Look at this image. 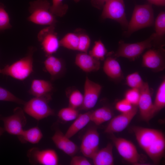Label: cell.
I'll use <instances>...</instances> for the list:
<instances>
[{
  "label": "cell",
  "instance_id": "obj_1",
  "mask_svg": "<svg viewBox=\"0 0 165 165\" xmlns=\"http://www.w3.org/2000/svg\"><path fill=\"white\" fill-rule=\"evenodd\" d=\"M35 51L30 47L26 56L1 69V74L22 81L28 77L33 71V55Z\"/></svg>",
  "mask_w": 165,
  "mask_h": 165
},
{
  "label": "cell",
  "instance_id": "obj_2",
  "mask_svg": "<svg viewBox=\"0 0 165 165\" xmlns=\"http://www.w3.org/2000/svg\"><path fill=\"white\" fill-rule=\"evenodd\" d=\"M50 4L47 0H35L29 3L30 15L28 20L41 25H55L57 22L55 16L50 10Z\"/></svg>",
  "mask_w": 165,
  "mask_h": 165
},
{
  "label": "cell",
  "instance_id": "obj_3",
  "mask_svg": "<svg viewBox=\"0 0 165 165\" xmlns=\"http://www.w3.org/2000/svg\"><path fill=\"white\" fill-rule=\"evenodd\" d=\"M153 10L150 4L137 5L135 7L128 23L127 35L141 29L152 26L154 23Z\"/></svg>",
  "mask_w": 165,
  "mask_h": 165
},
{
  "label": "cell",
  "instance_id": "obj_4",
  "mask_svg": "<svg viewBox=\"0 0 165 165\" xmlns=\"http://www.w3.org/2000/svg\"><path fill=\"white\" fill-rule=\"evenodd\" d=\"M50 95L46 97H34L24 105V111L38 121L54 114V110L48 104Z\"/></svg>",
  "mask_w": 165,
  "mask_h": 165
},
{
  "label": "cell",
  "instance_id": "obj_5",
  "mask_svg": "<svg viewBox=\"0 0 165 165\" xmlns=\"http://www.w3.org/2000/svg\"><path fill=\"white\" fill-rule=\"evenodd\" d=\"M155 37V33L143 41L132 43L120 41L115 56L134 60L138 57L146 49L151 48Z\"/></svg>",
  "mask_w": 165,
  "mask_h": 165
},
{
  "label": "cell",
  "instance_id": "obj_6",
  "mask_svg": "<svg viewBox=\"0 0 165 165\" xmlns=\"http://www.w3.org/2000/svg\"><path fill=\"white\" fill-rule=\"evenodd\" d=\"M103 19H110L118 22L123 28H127L125 6L123 0H107L103 7Z\"/></svg>",
  "mask_w": 165,
  "mask_h": 165
},
{
  "label": "cell",
  "instance_id": "obj_7",
  "mask_svg": "<svg viewBox=\"0 0 165 165\" xmlns=\"http://www.w3.org/2000/svg\"><path fill=\"white\" fill-rule=\"evenodd\" d=\"M111 138L118 153L124 159L134 164L140 163L141 156L135 146L132 142L112 135Z\"/></svg>",
  "mask_w": 165,
  "mask_h": 165
},
{
  "label": "cell",
  "instance_id": "obj_8",
  "mask_svg": "<svg viewBox=\"0 0 165 165\" xmlns=\"http://www.w3.org/2000/svg\"><path fill=\"white\" fill-rule=\"evenodd\" d=\"M55 26H48L41 30L38 34V40L47 56L55 53L60 46V40L55 31Z\"/></svg>",
  "mask_w": 165,
  "mask_h": 165
},
{
  "label": "cell",
  "instance_id": "obj_9",
  "mask_svg": "<svg viewBox=\"0 0 165 165\" xmlns=\"http://www.w3.org/2000/svg\"><path fill=\"white\" fill-rule=\"evenodd\" d=\"M0 120L3 123L5 131L10 134L17 136L24 130L23 128L27 122L23 110L19 107L14 109L13 114L11 116H0Z\"/></svg>",
  "mask_w": 165,
  "mask_h": 165
},
{
  "label": "cell",
  "instance_id": "obj_10",
  "mask_svg": "<svg viewBox=\"0 0 165 165\" xmlns=\"http://www.w3.org/2000/svg\"><path fill=\"white\" fill-rule=\"evenodd\" d=\"M27 156L31 163L42 165H57L59 160L56 151L52 149L40 150L33 148L28 152Z\"/></svg>",
  "mask_w": 165,
  "mask_h": 165
},
{
  "label": "cell",
  "instance_id": "obj_11",
  "mask_svg": "<svg viewBox=\"0 0 165 165\" xmlns=\"http://www.w3.org/2000/svg\"><path fill=\"white\" fill-rule=\"evenodd\" d=\"M139 90L140 97L138 106L140 116L142 119L146 122H148L154 115L153 104L148 83L144 82Z\"/></svg>",
  "mask_w": 165,
  "mask_h": 165
},
{
  "label": "cell",
  "instance_id": "obj_12",
  "mask_svg": "<svg viewBox=\"0 0 165 165\" xmlns=\"http://www.w3.org/2000/svg\"><path fill=\"white\" fill-rule=\"evenodd\" d=\"M101 89L100 85L86 77L84 84L83 102L81 109L87 111L93 108L97 101Z\"/></svg>",
  "mask_w": 165,
  "mask_h": 165
},
{
  "label": "cell",
  "instance_id": "obj_13",
  "mask_svg": "<svg viewBox=\"0 0 165 165\" xmlns=\"http://www.w3.org/2000/svg\"><path fill=\"white\" fill-rule=\"evenodd\" d=\"M137 111V106H134L130 112L121 113L112 118L105 129V132L113 134L123 131L130 124Z\"/></svg>",
  "mask_w": 165,
  "mask_h": 165
},
{
  "label": "cell",
  "instance_id": "obj_14",
  "mask_svg": "<svg viewBox=\"0 0 165 165\" xmlns=\"http://www.w3.org/2000/svg\"><path fill=\"white\" fill-rule=\"evenodd\" d=\"M99 142L97 130L95 128L88 129L83 137L80 145L81 151L84 156L92 159L98 150Z\"/></svg>",
  "mask_w": 165,
  "mask_h": 165
},
{
  "label": "cell",
  "instance_id": "obj_15",
  "mask_svg": "<svg viewBox=\"0 0 165 165\" xmlns=\"http://www.w3.org/2000/svg\"><path fill=\"white\" fill-rule=\"evenodd\" d=\"M142 65L156 71L163 70L165 68L164 49L161 48L147 51L143 55Z\"/></svg>",
  "mask_w": 165,
  "mask_h": 165
},
{
  "label": "cell",
  "instance_id": "obj_16",
  "mask_svg": "<svg viewBox=\"0 0 165 165\" xmlns=\"http://www.w3.org/2000/svg\"><path fill=\"white\" fill-rule=\"evenodd\" d=\"M132 130L139 145L145 151L163 133L159 130L139 127H133Z\"/></svg>",
  "mask_w": 165,
  "mask_h": 165
},
{
  "label": "cell",
  "instance_id": "obj_17",
  "mask_svg": "<svg viewBox=\"0 0 165 165\" xmlns=\"http://www.w3.org/2000/svg\"><path fill=\"white\" fill-rule=\"evenodd\" d=\"M51 138L56 147L66 154L73 156L77 152V145L61 130H56Z\"/></svg>",
  "mask_w": 165,
  "mask_h": 165
},
{
  "label": "cell",
  "instance_id": "obj_18",
  "mask_svg": "<svg viewBox=\"0 0 165 165\" xmlns=\"http://www.w3.org/2000/svg\"><path fill=\"white\" fill-rule=\"evenodd\" d=\"M75 63L83 71L87 72L97 71L100 67V61L87 53L77 54L75 57Z\"/></svg>",
  "mask_w": 165,
  "mask_h": 165
},
{
  "label": "cell",
  "instance_id": "obj_19",
  "mask_svg": "<svg viewBox=\"0 0 165 165\" xmlns=\"http://www.w3.org/2000/svg\"><path fill=\"white\" fill-rule=\"evenodd\" d=\"M165 150V138L162 133L145 151L155 163H159L164 156Z\"/></svg>",
  "mask_w": 165,
  "mask_h": 165
},
{
  "label": "cell",
  "instance_id": "obj_20",
  "mask_svg": "<svg viewBox=\"0 0 165 165\" xmlns=\"http://www.w3.org/2000/svg\"><path fill=\"white\" fill-rule=\"evenodd\" d=\"M113 145L109 143L104 148L98 150L92 159L95 165H112L114 163Z\"/></svg>",
  "mask_w": 165,
  "mask_h": 165
},
{
  "label": "cell",
  "instance_id": "obj_21",
  "mask_svg": "<svg viewBox=\"0 0 165 165\" xmlns=\"http://www.w3.org/2000/svg\"><path fill=\"white\" fill-rule=\"evenodd\" d=\"M53 88V85L50 81L35 79L31 82L29 92L34 97H46L50 95V93Z\"/></svg>",
  "mask_w": 165,
  "mask_h": 165
},
{
  "label": "cell",
  "instance_id": "obj_22",
  "mask_svg": "<svg viewBox=\"0 0 165 165\" xmlns=\"http://www.w3.org/2000/svg\"><path fill=\"white\" fill-rule=\"evenodd\" d=\"M91 111L79 114L69 127L65 135L70 138L85 127L90 121Z\"/></svg>",
  "mask_w": 165,
  "mask_h": 165
},
{
  "label": "cell",
  "instance_id": "obj_23",
  "mask_svg": "<svg viewBox=\"0 0 165 165\" xmlns=\"http://www.w3.org/2000/svg\"><path fill=\"white\" fill-rule=\"evenodd\" d=\"M103 70L108 77L114 79H118L122 75V72L120 65L114 58L107 57L105 61Z\"/></svg>",
  "mask_w": 165,
  "mask_h": 165
},
{
  "label": "cell",
  "instance_id": "obj_24",
  "mask_svg": "<svg viewBox=\"0 0 165 165\" xmlns=\"http://www.w3.org/2000/svg\"><path fill=\"white\" fill-rule=\"evenodd\" d=\"M17 136L19 141L22 143L29 142L36 144L40 141L43 135L39 127L36 126L27 130H24Z\"/></svg>",
  "mask_w": 165,
  "mask_h": 165
},
{
  "label": "cell",
  "instance_id": "obj_25",
  "mask_svg": "<svg viewBox=\"0 0 165 165\" xmlns=\"http://www.w3.org/2000/svg\"><path fill=\"white\" fill-rule=\"evenodd\" d=\"M112 112L107 107H102L91 111L90 121L97 125L110 120L112 118Z\"/></svg>",
  "mask_w": 165,
  "mask_h": 165
},
{
  "label": "cell",
  "instance_id": "obj_26",
  "mask_svg": "<svg viewBox=\"0 0 165 165\" xmlns=\"http://www.w3.org/2000/svg\"><path fill=\"white\" fill-rule=\"evenodd\" d=\"M44 64L46 70L53 78L58 75L62 69L63 64L61 60L52 55L47 56Z\"/></svg>",
  "mask_w": 165,
  "mask_h": 165
},
{
  "label": "cell",
  "instance_id": "obj_27",
  "mask_svg": "<svg viewBox=\"0 0 165 165\" xmlns=\"http://www.w3.org/2000/svg\"><path fill=\"white\" fill-rule=\"evenodd\" d=\"M153 104L154 115L165 107V80L164 79L163 80L159 86Z\"/></svg>",
  "mask_w": 165,
  "mask_h": 165
},
{
  "label": "cell",
  "instance_id": "obj_28",
  "mask_svg": "<svg viewBox=\"0 0 165 165\" xmlns=\"http://www.w3.org/2000/svg\"><path fill=\"white\" fill-rule=\"evenodd\" d=\"M78 42V34L74 33H67L60 40V46L74 50H77Z\"/></svg>",
  "mask_w": 165,
  "mask_h": 165
},
{
  "label": "cell",
  "instance_id": "obj_29",
  "mask_svg": "<svg viewBox=\"0 0 165 165\" xmlns=\"http://www.w3.org/2000/svg\"><path fill=\"white\" fill-rule=\"evenodd\" d=\"M156 32L154 41L159 40L164 36L165 34V13L160 12L157 16L155 22Z\"/></svg>",
  "mask_w": 165,
  "mask_h": 165
},
{
  "label": "cell",
  "instance_id": "obj_30",
  "mask_svg": "<svg viewBox=\"0 0 165 165\" xmlns=\"http://www.w3.org/2000/svg\"><path fill=\"white\" fill-rule=\"evenodd\" d=\"M107 53V50L101 40H99L95 42L89 54L100 61L104 60Z\"/></svg>",
  "mask_w": 165,
  "mask_h": 165
},
{
  "label": "cell",
  "instance_id": "obj_31",
  "mask_svg": "<svg viewBox=\"0 0 165 165\" xmlns=\"http://www.w3.org/2000/svg\"><path fill=\"white\" fill-rule=\"evenodd\" d=\"M79 114L77 109L69 106L60 109L57 116L60 120L68 122L75 120Z\"/></svg>",
  "mask_w": 165,
  "mask_h": 165
},
{
  "label": "cell",
  "instance_id": "obj_32",
  "mask_svg": "<svg viewBox=\"0 0 165 165\" xmlns=\"http://www.w3.org/2000/svg\"><path fill=\"white\" fill-rule=\"evenodd\" d=\"M64 0H52L50 10L51 13L55 16L62 17L66 13L68 5L63 3Z\"/></svg>",
  "mask_w": 165,
  "mask_h": 165
},
{
  "label": "cell",
  "instance_id": "obj_33",
  "mask_svg": "<svg viewBox=\"0 0 165 165\" xmlns=\"http://www.w3.org/2000/svg\"><path fill=\"white\" fill-rule=\"evenodd\" d=\"M83 102V94L79 90H75L71 93L69 97L70 107L77 109L81 107Z\"/></svg>",
  "mask_w": 165,
  "mask_h": 165
},
{
  "label": "cell",
  "instance_id": "obj_34",
  "mask_svg": "<svg viewBox=\"0 0 165 165\" xmlns=\"http://www.w3.org/2000/svg\"><path fill=\"white\" fill-rule=\"evenodd\" d=\"M126 81L127 85L131 88L139 90L144 82L138 72H134L128 75L126 77Z\"/></svg>",
  "mask_w": 165,
  "mask_h": 165
},
{
  "label": "cell",
  "instance_id": "obj_35",
  "mask_svg": "<svg viewBox=\"0 0 165 165\" xmlns=\"http://www.w3.org/2000/svg\"><path fill=\"white\" fill-rule=\"evenodd\" d=\"M10 18L4 5L0 2V31L10 28Z\"/></svg>",
  "mask_w": 165,
  "mask_h": 165
},
{
  "label": "cell",
  "instance_id": "obj_36",
  "mask_svg": "<svg viewBox=\"0 0 165 165\" xmlns=\"http://www.w3.org/2000/svg\"><path fill=\"white\" fill-rule=\"evenodd\" d=\"M77 34L79 37V42L77 50L81 52L87 53L90 44V37L85 33H79Z\"/></svg>",
  "mask_w": 165,
  "mask_h": 165
},
{
  "label": "cell",
  "instance_id": "obj_37",
  "mask_svg": "<svg viewBox=\"0 0 165 165\" xmlns=\"http://www.w3.org/2000/svg\"><path fill=\"white\" fill-rule=\"evenodd\" d=\"M140 97V90L132 88L125 93V98L133 106H137Z\"/></svg>",
  "mask_w": 165,
  "mask_h": 165
},
{
  "label": "cell",
  "instance_id": "obj_38",
  "mask_svg": "<svg viewBox=\"0 0 165 165\" xmlns=\"http://www.w3.org/2000/svg\"><path fill=\"white\" fill-rule=\"evenodd\" d=\"M125 98L118 102L115 105L116 109L119 111L123 113H126L130 111L133 106Z\"/></svg>",
  "mask_w": 165,
  "mask_h": 165
},
{
  "label": "cell",
  "instance_id": "obj_39",
  "mask_svg": "<svg viewBox=\"0 0 165 165\" xmlns=\"http://www.w3.org/2000/svg\"><path fill=\"white\" fill-rule=\"evenodd\" d=\"M71 165H91V163L86 157L81 156H73L71 160Z\"/></svg>",
  "mask_w": 165,
  "mask_h": 165
},
{
  "label": "cell",
  "instance_id": "obj_40",
  "mask_svg": "<svg viewBox=\"0 0 165 165\" xmlns=\"http://www.w3.org/2000/svg\"><path fill=\"white\" fill-rule=\"evenodd\" d=\"M107 0H91V4L96 8L101 9L103 8L105 3Z\"/></svg>",
  "mask_w": 165,
  "mask_h": 165
},
{
  "label": "cell",
  "instance_id": "obj_41",
  "mask_svg": "<svg viewBox=\"0 0 165 165\" xmlns=\"http://www.w3.org/2000/svg\"><path fill=\"white\" fill-rule=\"evenodd\" d=\"M151 4L158 6H164L165 5V0H147Z\"/></svg>",
  "mask_w": 165,
  "mask_h": 165
},
{
  "label": "cell",
  "instance_id": "obj_42",
  "mask_svg": "<svg viewBox=\"0 0 165 165\" xmlns=\"http://www.w3.org/2000/svg\"><path fill=\"white\" fill-rule=\"evenodd\" d=\"M7 92L6 89L0 86V101L3 100L6 96Z\"/></svg>",
  "mask_w": 165,
  "mask_h": 165
},
{
  "label": "cell",
  "instance_id": "obj_43",
  "mask_svg": "<svg viewBox=\"0 0 165 165\" xmlns=\"http://www.w3.org/2000/svg\"><path fill=\"white\" fill-rule=\"evenodd\" d=\"M5 131L4 128L0 127V137L4 133Z\"/></svg>",
  "mask_w": 165,
  "mask_h": 165
},
{
  "label": "cell",
  "instance_id": "obj_44",
  "mask_svg": "<svg viewBox=\"0 0 165 165\" xmlns=\"http://www.w3.org/2000/svg\"><path fill=\"white\" fill-rule=\"evenodd\" d=\"M75 2H79L80 0H73Z\"/></svg>",
  "mask_w": 165,
  "mask_h": 165
},
{
  "label": "cell",
  "instance_id": "obj_45",
  "mask_svg": "<svg viewBox=\"0 0 165 165\" xmlns=\"http://www.w3.org/2000/svg\"><path fill=\"white\" fill-rule=\"evenodd\" d=\"M1 69L0 68V74H1Z\"/></svg>",
  "mask_w": 165,
  "mask_h": 165
}]
</instances>
